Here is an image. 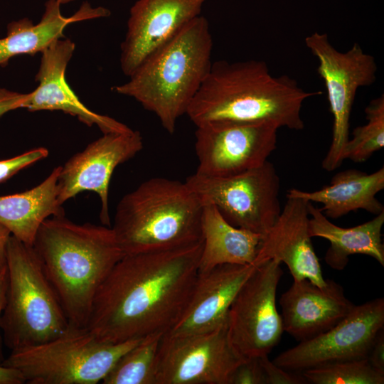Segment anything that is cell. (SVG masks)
<instances>
[{
	"instance_id": "6da1fadb",
	"label": "cell",
	"mask_w": 384,
	"mask_h": 384,
	"mask_svg": "<svg viewBox=\"0 0 384 384\" xmlns=\"http://www.w3.org/2000/svg\"><path fill=\"white\" fill-rule=\"evenodd\" d=\"M201 251L202 240L168 250L124 254L99 287L86 328L114 343L166 334L189 302Z\"/></svg>"
},
{
	"instance_id": "7a4b0ae2",
	"label": "cell",
	"mask_w": 384,
	"mask_h": 384,
	"mask_svg": "<svg viewBox=\"0 0 384 384\" xmlns=\"http://www.w3.org/2000/svg\"><path fill=\"white\" fill-rule=\"evenodd\" d=\"M308 92L287 75L274 76L259 60H219L210 69L186 114L196 126L217 122H267L277 127L302 130L301 111Z\"/></svg>"
},
{
	"instance_id": "3957f363",
	"label": "cell",
	"mask_w": 384,
	"mask_h": 384,
	"mask_svg": "<svg viewBox=\"0 0 384 384\" xmlns=\"http://www.w3.org/2000/svg\"><path fill=\"white\" fill-rule=\"evenodd\" d=\"M33 247L70 326L85 328L99 287L124 255L112 228L52 216L41 224Z\"/></svg>"
},
{
	"instance_id": "277c9868",
	"label": "cell",
	"mask_w": 384,
	"mask_h": 384,
	"mask_svg": "<svg viewBox=\"0 0 384 384\" xmlns=\"http://www.w3.org/2000/svg\"><path fill=\"white\" fill-rule=\"evenodd\" d=\"M212 48L208 21L200 15L112 90L134 98L173 134L210 69Z\"/></svg>"
},
{
	"instance_id": "5b68a950",
	"label": "cell",
	"mask_w": 384,
	"mask_h": 384,
	"mask_svg": "<svg viewBox=\"0 0 384 384\" xmlns=\"http://www.w3.org/2000/svg\"><path fill=\"white\" fill-rule=\"evenodd\" d=\"M203 210L185 181L152 178L121 198L112 228L124 254L178 247L202 240Z\"/></svg>"
},
{
	"instance_id": "8992f818",
	"label": "cell",
	"mask_w": 384,
	"mask_h": 384,
	"mask_svg": "<svg viewBox=\"0 0 384 384\" xmlns=\"http://www.w3.org/2000/svg\"><path fill=\"white\" fill-rule=\"evenodd\" d=\"M8 285L1 318L2 340L11 351L45 343L70 327L33 246L12 235L6 249Z\"/></svg>"
},
{
	"instance_id": "52a82bcc",
	"label": "cell",
	"mask_w": 384,
	"mask_h": 384,
	"mask_svg": "<svg viewBox=\"0 0 384 384\" xmlns=\"http://www.w3.org/2000/svg\"><path fill=\"white\" fill-rule=\"evenodd\" d=\"M142 339L110 343L86 327L70 326L48 341L12 350L1 364L18 370L29 384H96Z\"/></svg>"
},
{
	"instance_id": "ba28073f",
	"label": "cell",
	"mask_w": 384,
	"mask_h": 384,
	"mask_svg": "<svg viewBox=\"0 0 384 384\" xmlns=\"http://www.w3.org/2000/svg\"><path fill=\"white\" fill-rule=\"evenodd\" d=\"M203 206H215L233 225L264 235L281 213L280 181L270 161L226 176L197 172L185 181Z\"/></svg>"
},
{
	"instance_id": "9c48e42d",
	"label": "cell",
	"mask_w": 384,
	"mask_h": 384,
	"mask_svg": "<svg viewBox=\"0 0 384 384\" xmlns=\"http://www.w3.org/2000/svg\"><path fill=\"white\" fill-rule=\"evenodd\" d=\"M305 45L318 60V75L323 80L333 115L331 142L322 161V168L333 171L343 161L344 147L349 139L350 117L358 88L376 80L378 70L373 55L355 43L340 52L330 43L326 33L314 32L304 39Z\"/></svg>"
},
{
	"instance_id": "30bf717a",
	"label": "cell",
	"mask_w": 384,
	"mask_h": 384,
	"mask_svg": "<svg viewBox=\"0 0 384 384\" xmlns=\"http://www.w3.org/2000/svg\"><path fill=\"white\" fill-rule=\"evenodd\" d=\"M231 343L227 324L212 331L161 336L156 384H230L245 360Z\"/></svg>"
},
{
	"instance_id": "8fae6325",
	"label": "cell",
	"mask_w": 384,
	"mask_h": 384,
	"mask_svg": "<svg viewBox=\"0 0 384 384\" xmlns=\"http://www.w3.org/2000/svg\"><path fill=\"white\" fill-rule=\"evenodd\" d=\"M271 260L257 266L240 287L228 311L230 341L245 358L268 355L284 331L276 306L283 271Z\"/></svg>"
},
{
	"instance_id": "7c38bea8",
	"label": "cell",
	"mask_w": 384,
	"mask_h": 384,
	"mask_svg": "<svg viewBox=\"0 0 384 384\" xmlns=\"http://www.w3.org/2000/svg\"><path fill=\"white\" fill-rule=\"evenodd\" d=\"M383 329L384 299L379 297L355 305L332 328L300 341L272 361L285 370L302 372L335 362L367 358L377 335Z\"/></svg>"
},
{
	"instance_id": "4fadbf2b",
	"label": "cell",
	"mask_w": 384,
	"mask_h": 384,
	"mask_svg": "<svg viewBox=\"0 0 384 384\" xmlns=\"http://www.w3.org/2000/svg\"><path fill=\"white\" fill-rule=\"evenodd\" d=\"M278 129L267 122H217L196 127V172L226 176L262 166L276 148Z\"/></svg>"
},
{
	"instance_id": "5bb4252c",
	"label": "cell",
	"mask_w": 384,
	"mask_h": 384,
	"mask_svg": "<svg viewBox=\"0 0 384 384\" xmlns=\"http://www.w3.org/2000/svg\"><path fill=\"white\" fill-rule=\"evenodd\" d=\"M142 148L143 139L138 131L103 134L60 166L58 181L59 204L62 206L81 192H95L100 199L101 222L110 226L108 194L113 171Z\"/></svg>"
},
{
	"instance_id": "9a60e30c",
	"label": "cell",
	"mask_w": 384,
	"mask_h": 384,
	"mask_svg": "<svg viewBox=\"0 0 384 384\" xmlns=\"http://www.w3.org/2000/svg\"><path fill=\"white\" fill-rule=\"evenodd\" d=\"M207 0H137L129 10L120 65L129 76L149 56L201 15Z\"/></svg>"
},
{
	"instance_id": "2e32d148",
	"label": "cell",
	"mask_w": 384,
	"mask_h": 384,
	"mask_svg": "<svg viewBox=\"0 0 384 384\" xmlns=\"http://www.w3.org/2000/svg\"><path fill=\"white\" fill-rule=\"evenodd\" d=\"M283 209L262 236L253 265L268 260L284 263L294 281L307 279L319 287L326 284L309 233L308 203L287 196Z\"/></svg>"
},
{
	"instance_id": "e0dca14e",
	"label": "cell",
	"mask_w": 384,
	"mask_h": 384,
	"mask_svg": "<svg viewBox=\"0 0 384 384\" xmlns=\"http://www.w3.org/2000/svg\"><path fill=\"white\" fill-rule=\"evenodd\" d=\"M75 45L69 38L54 41L41 53L36 75L38 87L23 108L30 112L59 110L77 117L87 126L96 125L103 134L124 132L130 129L124 124L87 108L66 81L65 72Z\"/></svg>"
},
{
	"instance_id": "ac0fdd59",
	"label": "cell",
	"mask_w": 384,
	"mask_h": 384,
	"mask_svg": "<svg viewBox=\"0 0 384 384\" xmlns=\"http://www.w3.org/2000/svg\"><path fill=\"white\" fill-rule=\"evenodd\" d=\"M279 304L284 331L299 342L330 329L355 306L342 286L330 279L324 287L307 279L294 281Z\"/></svg>"
},
{
	"instance_id": "d6986e66",
	"label": "cell",
	"mask_w": 384,
	"mask_h": 384,
	"mask_svg": "<svg viewBox=\"0 0 384 384\" xmlns=\"http://www.w3.org/2000/svg\"><path fill=\"white\" fill-rule=\"evenodd\" d=\"M256 267L224 264L198 272L182 316L166 334L203 333L226 324L233 299Z\"/></svg>"
},
{
	"instance_id": "ffe728a7",
	"label": "cell",
	"mask_w": 384,
	"mask_h": 384,
	"mask_svg": "<svg viewBox=\"0 0 384 384\" xmlns=\"http://www.w3.org/2000/svg\"><path fill=\"white\" fill-rule=\"evenodd\" d=\"M60 6L55 0H48L43 16L36 24L28 18L11 21L7 25L6 36L0 38V66H6L16 55L41 53L54 41L64 38L63 32L71 23L111 14L105 7H92L85 2L74 14L64 16Z\"/></svg>"
},
{
	"instance_id": "44dd1931",
	"label": "cell",
	"mask_w": 384,
	"mask_h": 384,
	"mask_svg": "<svg viewBox=\"0 0 384 384\" xmlns=\"http://www.w3.org/2000/svg\"><path fill=\"white\" fill-rule=\"evenodd\" d=\"M383 188V167L372 174L348 169L335 174L330 184L319 190L304 191L292 188L287 196L319 203L323 206L320 210L324 214L335 219L359 209L374 215L384 211L383 204L376 198V194Z\"/></svg>"
},
{
	"instance_id": "7402d4cb",
	"label": "cell",
	"mask_w": 384,
	"mask_h": 384,
	"mask_svg": "<svg viewBox=\"0 0 384 384\" xmlns=\"http://www.w3.org/2000/svg\"><path fill=\"white\" fill-rule=\"evenodd\" d=\"M308 211L310 236L322 238L330 242L324 257L330 267L343 270L349 257L355 254L370 256L384 266V245L381 238L384 211L372 220L351 228L334 224L313 203H308Z\"/></svg>"
},
{
	"instance_id": "603a6c76",
	"label": "cell",
	"mask_w": 384,
	"mask_h": 384,
	"mask_svg": "<svg viewBox=\"0 0 384 384\" xmlns=\"http://www.w3.org/2000/svg\"><path fill=\"white\" fill-rule=\"evenodd\" d=\"M60 171V166L54 168L46 178L28 191L0 196V223L28 245L33 246L45 220L65 214L58 200Z\"/></svg>"
},
{
	"instance_id": "cb8c5ba5",
	"label": "cell",
	"mask_w": 384,
	"mask_h": 384,
	"mask_svg": "<svg viewBox=\"0 0 384 384\" xmlns=\"http://www.w3.org/2000/svg\"><path fill=\"white\" fill-rule=\"evenodd\" d=\"M262 236L233 225L215 206H203L198 272L224 264L253 265Z\"/></svg>"
},
{
	"instance_id": "d4e9b609",
	"label": "cell",
	"mask_w": 384,
	"mask_h": 384,
	"mask_svg": "<svg viewBox=\"0 0 384 384\" xmlns=\"http://www.w3.org/2000/svg\"><path fill=\"white\" fill-rule=\"evenodd\" d=\"M146 337L124 353L104 378L103 384H156L157 354L161 338Z\"/></svg>"
},
{
	"instance_id": "484cf974",
	"label": "cell",
	"mask_w": 384,
	"mask_h": 384,
	"mask_svg": "<svg viewBox=\"0 0 384 384\" xmlns=\"http://www.w3.org/2000/svg\"><path fill=\"white\" fill-rule=\"evenodd\" d=\"M365 112L367 122L354 129L344 147V160L362 163L384 146V95L372 100Z\"/></svg>"
},
{
	"instance_id": "4316f807",
	"label": "cell",
	"mask_w": 384,
	"mask_h": 384,
	"mask_svg": "<svg viewBox=\"0 0 384 384\" xmlns=\"http://www.w3.org/2000/svg\"><path fill=\"white\" fill-rule=\"evenodd\" d=\"M306 383L383 384L384 373L378 371L367 358L335 362L300 372Z\"/></svg>"
},
{
	"instance_id": "83f0119b",
	"label": "cell",
	"mask_w": 384,
	"mask_h": 384,
	"mask_svg": "<svg viewBox=\"0 0 384 384\" xmlns=\"http://www.w3.org/2000/svg\"><path fill=\"white\" fill-rule=\"evenodd\" d=\"M48 150L36 147L16 156L0 160V184L6 182L22 169L46 158Z\"/></svg>"
},
{
	"instance_id": "f1b7e54d",
	"label": "cell",
	"mask_w": 384,
	"mask_h": 384,
	"mask_svg": "<svg viewBox=\"0 0 384 384\" xmlns=\"http://www.w3.org/2000/svg\"><path fill=\"white\" fill-rule=\"evenodd\" d=\"M264 371L265 384H304L305 378L301 374L292 373L273 363L268 355L259 357Z\"/></svg>"
},
{
	"instance_id": "f546056e",
	"label": "cell",
	"mask_w": 384,
	"mask_h": 384,
	"mask_svg": "<svg viewBox=\"0 0 384 384\" xmlns=\"http://www.w3.org/2000/svg\"><path fill=\"white\" fill-rule=\"evenodd\" d=\"M230 384H265L259 357L246 358L233 372Z\"/></svg>"
},
{
	"instance_id": "4dcf8cb0",
	"label": "cell",
	"mask_w": 384,
	"mask_h": 384,
	"mask_svg": "<svg viewBox=\"0 0 384 384\" xmlns=\"http://www.w3.org/2000/svg\"><path fill=\"white\" fill-rule=\"evenodd\" d=\"M31 92L21 93L0 87V117L18 108H23Z\"/></svg>"
},
{
	"instance_id": "1f68e13d",
	"label": "cell",
	"mask_w": 384,
	"mask_h": 384,
	"mask_svg": "<svg viewBox=\"0 0 384 384\" xmlns=\"http://www.w3.org/2000/svg\"><path fill=\"white\" fill-rule=\"evenodd\" d=\"M367 358L375 369L384 373V329L377 335Z\"/></svg>"
},
{
	"instance_id": "d6a6232c",
	"label": "cell",
	"mask_w": 384,
	"mask_h": 384,
	"mask_svg": "<svg viewBox=\"0 0 384 384\" xmlns=\"http://www.w3.org/2000/svg\"><path fill=\"white\" fill-rule=\"evenodd\" d=\"M8 285V272L7 266L0 270V323L1 318L6 304V290ZM2 351V336L0 328V363L4 361Z\"/></svg>"
},
{
	"instance_id": "836d02e7",
	"label": "cell",
	"mask_w": 384,
	"mask_h": 384,
	"mask_svg": "<svg viewBox=\"0 0 384 384\" xmlns=\"http://www.w3.org/2000/svg\"><path fill=\"white\" fill-rule=\"evenodd\" d=\"M24 383L23 376L18 370L0 363V384H23Z\"/></svg>"
},
{
	"instance_id": "e575fe53",
	"label": "cell",
	"mask_w": 384,
	"mask_h": 384,
	"mask_svg": "<svg viewBox=\"0 0 384 384\" xmlns=\"http://www.w3.org/2000/svg\"><path fill=\"white\" fill-rule=\"evenodd\" d=\"M11 235L9 230L0 223V270L6 267V249Z\"/></svg>"
},
{
	"instance_id": "d590c367",
	"label": "cell",
	"mask_w": 384,
	"mask_h": 384,
	"mask_svg": "<svg viewBox=\"0 0 384 384\" xmlns=\"http://www.w3.org/2000/svg\"><path fill=\"white\" fill-rule=\"evenodd\" d=\"M55 1H58L60 5H62V4H68V3L74 1L75 0H55Z\"/></svg>"
}]
</instances>
